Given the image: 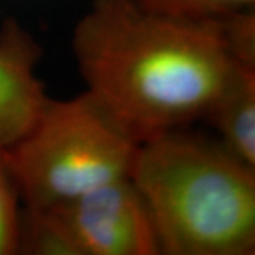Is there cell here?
<instances>
[{
	"label": "cell",
	"mask_w": 255,
	"mask_h": 255,
	"mask_svg": "<svg viewBox=\"0 0 255 255\" xmlns=\"http://www.w3.org/2000/svg\"><path fill=\"white\" fill-rule=\"evenodd\" d=\"M18 190L0 149V255L20 254Z\"/></svg>",
	"instance_id": "obj_9"
},
{
	"label": "cell",
	"mask_w": 255,
	"mask_h": 255,
	"mask_svg": "<svg viewBox=\"0 0 255 255\" xmlns=\"http://www.w3.org/2000/svg\"><path fill=\"white\" fill-rule=\"evenodd\" d=\"M156 14L186 20H211L254 7L255 0H133Z\"/></svg>",
	"instance_id": "obj_7"
},
{
	"label": "cell",
	"mask_w": 255,
	"mask_h": 255,
	"mask_svg": "<svg viewBox=\"0 0 255 255\" xmlns=\"http://www.w3.org/2000/svg\"><path fill=\"white\" fill-rule=\"evenodd\" d=\"M41 48L34 36L7 18L0 28V149L24 136L48 101L37 77Z\"/></svg>",
	"instance_id": "obj_5"
},
{
	"label": "cell",
	"mask_w": 255,
	"mask_h": 255,
	"mask_svg": "<svg viewBox=\"0 0 255 255\" xmlns=\"http://www.w3.org/2000/svg\"><path fill=\"white\" fill-rule=\"evenodd\" d=\"M220 31L230 58L255 68V10L244 9L219 17Z\"/></svg>",
	"instance_id": "obj_8"
},
{
	"label": "cell",
	"mask_w": 255,
	"mask_h": 255,
	"mask_svg": "<svg viewBox=\"0 0 255 255\" xmlns=\"http://www.w3.org/2000/svg\"><path fill=\"white\" fill-rule=\"evenodd\" d=\"M20 253L36 255H160L155 223L130 176L47 209H26Z\"/></svg>",
	"instance_id": "obj_4"
},
{
	"label": "cell",
	"mask_w": 255,
	"mask_h": 255,
	"mask_svg": "<svg viewBox=\"0 0 255 255\" xmlns=\"http://www.w3.org/2000/svg\"><path fill=\"white\" fill-rule=\"evenodd\" d=\"M73 51L87 92L137 143L203 118L234 63L219 18L162 16L133 0H94Z\"/></svg>",
	"instance_id": "obj_1"
},
{
	"label": "cell",
	"mask_w": 255,
	"mask_h": 255,
	"mask_svg": "<svg viewBox=\"0 0 255 255\" xmlns=\"http://www.w3.org/2000/svg\"><path fill=\"white\" fill-rule=\"evenodd\" d=\"M139 145L85 91L48 98L27 133L1 152L26 209H47L129 177Z\"/></svg>",
	"instance_id": "obj_3"
},
{
	"label": "cell",
	"mask_w": 255,
	"mask_h": 255,
	"mask_svg": "<svg viewBox=\"0 0 255 255\" xmlns=\"http://www.w3.org/2000/svg\"><path fill=\"white\" fill-rule=\"evenodd\" d=\"M203 118L221 145L255 169V68L233 63Z\"/></svg>",
	"instance_id": "obj_6"
},
{
	"label": "cell",
	"mask_w": 255,
	"mask_h": 255,
	"mask_svg": "<svg viewBox=\"0 0 255 255\" xmlns=\"http://www.w3.org/2000/svg\"><path fill=\"white\" fill-rule=\"evenodd\" d=\"M130 179L149 206L160 254H255V169L220 140L182 129L146 140Z\"/></svg>",
	"instance_id": "obj_2"
}]
</instances>
